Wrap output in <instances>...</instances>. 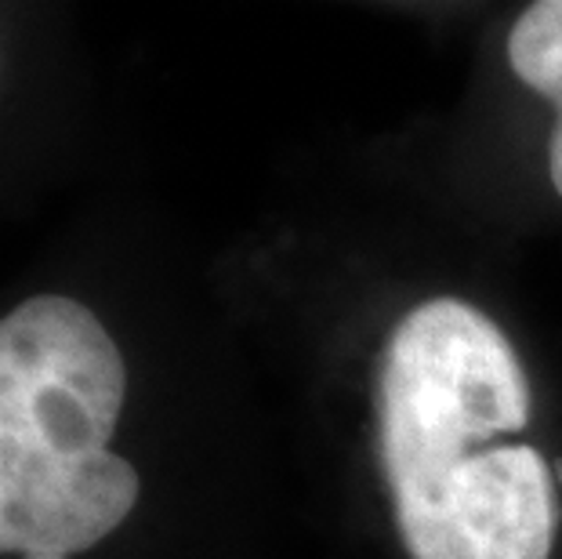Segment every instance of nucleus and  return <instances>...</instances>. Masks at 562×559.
Segmentation results:
<instances>
[{"label":"nucleus","mask_w":562,"mask_h":559,"mask_svg":"<svg viewBox=\"0 0 562 559\" xmlns=\"http://www.w3.org/2000/svg\"><path fill=\"white\" fill-rule=\"evenodd\" d=\"M378 422L414 559H548L552 469L526 444H490L526 429L530 382L483 309L432 299L400 320L381 360Z\"/></svg>","instance_id":"1"},{"label":"nucleus","mask_w":562,"mask_h":559,"mask_svg":"<svg viewBox=\"0 0 562 559\" xmlns=\"http://www.w3.org/2000/svg\"><path fill=\"white\" fill-rule=\"evenodd\" d=\"M127 371L88 305L41 294L0 320V552H83L138 502L110 450Z\"/></svg>","instance_id":"2"},{"label":"nucleus","mask_w":562,"mask_h":559,"mask_svg":"<svg viewBox=\"0 0 562 559\" xmlns=\"http://www.w3.org/2000/svg\"><path fill=\"white\" fill-rule=\"evenodd\" d=\"M22 559H69L66 552H47V549H37V552H26Z\"/></svg>","instance_id":"4"},{"label":"nucleus","mask_w":562,"mask_h":559,"mask_svg":"<svg viewBox=\"0 0 562 559\" xmlns=\"http://www.w3.org/2000/svg\"><path fill=\"white\" fill-rule=\"evenodd\" d=\"M508 63L526 88L555 105L559 124L548 146V171L562 197V0H541L526 8L508 33Z\"/></svg>","instance_id":"3"}]
</instances>
